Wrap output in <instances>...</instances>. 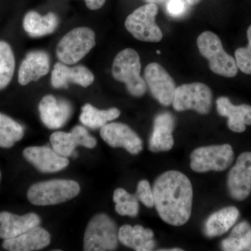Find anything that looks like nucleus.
I'll list each match as a JSON object with an SVG mask.
<instances>
[{"label": "nucleus", "mask_w": 251, "mask_h": 251, "mask_svg": "<svg viewBox=\"0 0 251 251\" xmlns=\"http://www.w3.org/2000/svg\"><path fill=\"white\" fill-rule=\"evenodd\" d=\"M153 200L161 219L173 226L188 222L192 211V184L181 172L167 171L160 175L153 186Z\"/></svg>", "instance_id": "1"}, {"label": "nucleus", "mask_w": 251, "mask_h": 251, "mask_svg": "<svg viewBox=\"0 0 251 251\" xmlns=\"http://www.w3.org/2000/svg\"><path fill=\"white\" fill-rule=\"evenodd\" d=\"M141 63L138 52L126 49L117 54L113 61L112 75L115 80L124 82L127 90L133 97H143L147 91V84L140 76Z\"/></svg>", "instance_id": "2"}, {"label": "nucleus", "mask_w": 251, "mask_h": 251, "mask_svg": "<svg viewBox=\"0 0 251 251\" xmlns=\"http://www.w3.org/2000/svg\"><path fill=\"white\" fill-rule=\"evenodd\" d=\"M197 46L203 57L209 60L211 72L226 77L237 75L238 67L235 59L225 51L219 36L206 31L197 39Z\"/></svg>", "instance_id": "3"}, {"label": "nucleus", "mask_w": 251, "mask_h": 251, "mask_svg": "<svg viewBox=\"0 0 251 251\" xmlns=\"http://www.w3.org/2000/svg\"><path fill=\"white\" fill-rule=\"evenodd\" d=\"M76 181L55 179L32 185L28 190L27 198L34 205H53L67 202L80 193Z\"/></svg>", "instance_id": "4"}, {"label": "nucleus", "mask_w": 251, "mask_h": 251, "mask_svg": "<svg viewBox=\"0 0 251 251\" xmlns=\"http://www.w3.org/2000/svg\"><path fill=\"white\" fill-rule=\"evenodd\" d=\"M96 44L95 33L88 27H77L68 32L59 41L56 54L67 65L80 62Z\"/></svg>", "instance_id": "5"}, {"label": "nucleus", "mask_w": 251, "mask_h": 251, "mask_svg": "<svg viewBox=\"0 0 251 251\" xmlns=\"http://www.w3.org/2000/svg\"><path fill=\"white\" fill-rule=\"evenodd\" d=\"M117 242V226L109 216L100 214L91 219L84 236V250L114 251Z\"/></svg>", "instance_id": "6"}, {"label": "nucleus", "mask_w": 251, "mask_h": 251, "mask_svg": "<svg viewBox=\"0 0 251 251\" xmlns=\"http://www.w3.org/2000/svg\"><path fill=\"white\" fill-rule=\"evenodd\" d=\"M158 8L156 4L148 3L135 9L126 18L127 31L138 40L157 43L163 39V33L156 23Z\"/></svg>", "instance_id": "7"}, {"label": "nucleus", "mask_w": 251, "mask_h": 251, "mask_svg": "<svg viewBox=\"0 0 251 251\" xmlns=\"http://www.w3.org/2000/svg\"><path fill=\"white\" fill-rule=\"evenodd\" d=\"M191 169L196 173L226 171L234 159V151L229 144L202 147L191 153Z\"/></svg>", "instance_id": "8"}, {"label": "nucleus", "mask_w": 251, "mask_h": 251, "mask_svg": "<svg viewBox=\"0 0 251 251\" xmlns=\"http://www.w3.org/2000/svg\"><path fill=\"white\" fill-rule=\"evenodd\" d=\"M212 92L207 85L201 82L185 84L176 87L173 99L176 111L193 110L202 115L211 110Z\"/></svg>", "instance_id": "9"}, {"label": "nucleus", "mask_w": 251, "mask_h": 251, "mask_svg": "<svg viewBox=\"0 0 251 251\" xmlns=\"http://www.w3.org/2000/svg\"><path fill=\"white\" fill-rule=\"evenodd\" d=\"M144 76L153 98L164 106L173 104L176 87L164 68L158 63H151L145 69Z\"/></svg>", "instance_id": "10"}, {"label": "nucleus", "mask_w": 251, "mask_h": 251, "mask_svg": "<svg viewBox=\"0 0 251 251\" xmlns=\"http://www.w3.org/2000/svg\"><path fill=\"white\" fill-rule=\"evenodd\" d=\"M231 197L237 201L247 199L251 193V152L241 153L227 177Z\"/></svg>", "instance_id": "11"}, {"label": "nucleus", "mask_w": 251, "mask_h": 251, "mask_svg": "<svg viewBox=\"0 0 251 251\" xmlns=\"http://www.w3.org/2000/svg\"><path fill=\"white\" fill-rule=\"evenodd\" d=\"M100 136L112 148H125L131 154H138L143 150V141L128 126L113 122L100 128Z\"/></svg>", "instance_id": "12"}, {"label": "nucleus", "mask_w": 251, "mask_h": 251, "mask_svg": "<svg viewBox=\"0 0 251 251\" xmlns=\"http://www.w3.org/2000/svg\"><path fill=\"white\" fill-rule=\"evenodd\" d=\"M174 117L171 112L158 114L153 121L152 133L149 140V149L152 152L170 151L174 146Z\"/></svg>", "instance_id": "13"}, {"label": "nucleus", "mask_w": 251, "mask_h": 251, "mask_svg": "<svg viewBox=\"0 0 251 251\" xmlns=\"http://www.w3.org/2000/svg\"><path fill=\"white\" fill-rule=\"evenodd\" d=\"M23 156L43 173H55L67 168L69 161L48 147H29L25 149Z\"/></svg>", "instance_id": "14"}, {"label": "nucleus", "mask_w": 251, "mask_h": 251, "mask_svg": "<svg viewBox=\"0 0 251 251\" xmlns=\"http://www.w3.org/2000/svg\"><path fill=\"white\" fill-rule=\"evenodd\" d=\"M43 123L50 129H57L67 123L72 113V108L67 100H57L47 95L41 99L39 106Z\"/></svg>", "instance_id": "15"}, {"label": "nucleus", "mask_w": 251, "mask_h": 251, "mask_svg": "<svg viewBox=\"0 0 251 251\" xmlns=\"http://www.w3.org/2000/svg\"><path fill=\"white\" fill-rule=\"evenodd\" d=\"M93 74L84 66L67 67L64 63L54 65L51 75V83L54 88H66L70 82L83 87H89L94 82Z\"/></svg>", "instance_id": "16"}, {"label": "nucleus", "mask_w": 251, "mask_h": 251, "mask_svg": "<svg viewBox=\"0 0 251 251\" xmlns=\"http://www.w3.org/2000/svg\"><path fill=\"white\" fill-rule=\"evenodd\" d=\"M40 223V218L34 213L18 216L2 211L0 212V238L5 240L18 237L39 226Z\"/></svg>", "instance_id": "17"}, {"label": "nucleus", "mask_w": 251, "mask_h": 251, "mask_svg": "<svg viewBox=\"0 0 251 251\" xmlns=\"http://www.w3.org/2000/svg\"><path fill=\"white\" fill-rule=\"evenodd\" d=\"M216 108L221 116L227 117V126L232 131L242 133L246 126L251 125V105H234L227 97H222L216 100Z\"/></svg>", "instance_id": "18"}, {"label": "nucleus", "mask_w": 251, "mask_h": 251, "mask_svg": "<svg viewBox=\"0 0 251 251\" xmlns=\"http://www.w3.org/2000/svg\"><path fill=\"white\" fill-rule=\"evenodd\" d=\"M50 243V235L47 230L36 226L21 235L5 239L2 247L9 251H38L48 247Z\"/></svg>", "instance_id": "19"}, {"label": "nucleus", "mask_w": 251, "mask_h": 251, "mask_svg": "<svg viewBox=\"0 0 251 251\" xmlns=\"http://www.w3.org/2000/svg\"><path fill=\"white\" fill-rule=\"evenodd\" d=\"M50 70L49 57L43 51L29 52L23 61L18 72V82L25 86L47 75Z\"/></svg>", "instance_id": "20"}, {"label": "nucleus", "mask_w": 251, "mask_h": 251, "mask_svg": "<svg viewBox=\"0 0 251 251\" xmlns=\"http://www.w3.org/2000/svg\"><path fill=\"white\" fill-rule=\"evenodd\" d=\"M118 239L126 247L137 251H153L156 246L153 231L141 226L134 227L129 225L122 226L118 231Z\"/></svg>", "instance_id": "21"}, {"label": "nucleus", "mask_w": 251, "mask_h": 251, "mask_svg": "<svg viewBox=\"0 0 251 251\" xmlns=\"http://www.w3.org/2000/svg\"><path fill=\"white\" fill-rule=\"evenodd\" d=\"M239 217V211L235 206H227L211 214L204 225L206 237H219L228 232Z\"/></svg>", "instance_id": "22"}, {"label": "nucleus", "mask_w": 251, "mask_h": 251, "mask_svg": "<svg viewBox=\"0 0 251 251\" xmlns=\"http://www.w3.org/2000/svg\"><path fill=\"white\" fill-rule=\"evenodd\" d=\"M58 23V18L53 13L41 16L36 11H29L23 20V27L29 36L41 37L54 32Z\"/></svg>", "instance_id": "23"}, {"label": "nucleus", "mask_w": 251, "mask_h": 251, "mask_svg": "<svg viewBox=\"0 0 251 251\" xmlns=\"http://www.w3.org/2000/svg\"><path fill=\"white\" fill-rule=\"evenodd\" d=\"M120 111L117 108L108 110H98L91 104H85L82 108L80 116V122L90 128H101L108 122L118 118Z\"/></svg>", "instance_id": "24"}, {"label": "nucleus", "mask_w": 251, "mask_h": 251, "mask_svg": "<svg viewBox=\"0 0 251 251\" xmlns=\"http://www.w3.org/2000/svg\"><path fill=\"white\" fill-rule=\"evenodd\" d=\"M221 249L226 251H247L251 247V226L242 221L232 229L229 237L222 241Z\"/></svg>", "instance_id": "25"}, {"label": "nucleus", "mask_w": 251, "mask_h": 251, "mask_svg": "<svg viewBox=\"0 0 251 251\" xmlns=\"http://www.w3.org/2000/svg\"><path fill=\"white\" fill-rule=\"evenodd\" d=\"M24 135L22 126L8 117L0 113V148H10Z\"/></svg>", "instance_id": "26"}, {"label": "nucleus", "mask_w": 251, "mask_h": 251, "mask_svg": "<svg viewBox=\"0 0 251 251\" xmlns=\"http://www.w3.org/2000/svg\"><path fill=\"white\" fill-rule=\"evenodd\" d=\"M15 57L11 46L0 41V90L6 87L14 76Z\"/></svg>", "instance_id": "27"}, {"label": "nucleus", "mask_w": 251, "mask_h": 251, "mask_svg": "<svg viewBox=\"0 0 251 251\" xmlns=\"http://www.w3.org/2000/svg\"><path fill=\"white\" fill-rule=\"evenodd\" d=\"M115 210L121 216L135 217L139 213L138 200L134 195L130 194L123 188H117L113 195Z\"/></svg>", "instance_id": "28"}, {"label": "nucleus", "mask_w": 251, "mask_h": 251, "mask_svg": "<svg viewBox=\"0 0 251 251\" xmlns=\"http://www.w3.org/2000/svg\"><path fill=\"white\" fill-rule=\"evenodd\" d=\"M50 143L54 151L61 156L67 158L75 153V149L77 144L72 132H54L51 135Z\"/></svg>", "instance_id": "29"}, {"label": "nucleus", "mask_w": 251, "mask_h": 251, "mask_svg": "<svg viewBox=\"0 0 251 251\" xmlns=\"http://www.w3.org/2000/svg\"><path fill=\"white\" fill-rule=\"evenodd\" d=\"M247 37L249 44L247 47L236 50L235 60L238 69L244 74L251 75V25L248 28Z\"/></svg>", "instance_id": "30"}, {"label": "nucleus", "mask_w": 251, "mask_h": 251, "mask_svg": "<svg viewBox=\"0 0 251 251\" xmlns=\"http://www.w3.org/2000/svg\"><path fill=\"white\" fill-rule=\"evenodd\" d=\"M135 196L147 207L152 208L154 206L153 190L147 180H141L138 183Z\"/></svg>", "instance_id": "31"}, {"label": "nucleus", "mask_w": 251, "mask_h": 251, "mask_svg": "<svg viewBox=\"0 0 251 251\" xmlns=\"http://www.w3.org/2000/svg\"><path fill=\"white\" fill-rule=\"evenodd\" d=\"M76 140L77 145H82L87 148H94L97 145V140L89 134L87 129L81 126H76L72 130Z\"/></svg>", "instance_id": "32"}, {"label": "nucleus", "mask_w": 251, "mask_h": 251, "mask_svg": "<svg viewBox=\"0 0 251 251\" xmlns=\"http://www.w3.org/2000/svg\"><path fill=\"white\" fill-rule=\"evenodd\" d=\"M187 4L186 0H168L166 2L167 13L173 18L181 17L186 13Z\"/></svg>", "instance_id": "33"}, {"label": "nucleus", "mask_w": 251, "mask_h": 251, "mask_svg": "<svg viewBox=\"0 0 251 251\" xmlns=\"http://www.w3.org/2000/svg\"><path fill=\"white\" fill-rule=\"evenodd\" d=\"M86 6L90 10H97L100 9L105 3L106 0H84Z\"/></svg>", "instance_id": "34"}, {"label": "nucleus", "mask_w": 251, "mask_h": 251, "mask_svg": "<svg viewBox=\"0 0 251 251\" xmlns=\"http://www.w3.org/2000/svg\"><path fill=\"white\" fill-rule=\"evenodd\" d=\"M148 3H151V4H162L166 3L168 0H145Z\"/></svg>", "instance_id": "35"}, {"label": "nucleus", "mask_w": 251, "mask_h": 251, "mask_svg": "<svg viewBox=\"0 0 251 251\" xmlns=\"http://www.w3.org/2000/svg\"><path fill=\"white\" fill-rule=\"evenodd\" d=\"M201 1H202V0H186L189 6H195V5L199 4Z\"/></svg>", "instance_id": "36"}, {"label": "nucleus", "mask_w": 251, "mask_h": 251, "mask_svg": "<svg viewBox=\"0 0 251 251\" xmlns=\"http://www.w3.org/2000/svg\"><path fill=\"white\" fill-rule=\"evenodd\" d=\"M1 172L0 171V181H1Z\"/></svg>", "instance_id": "37"}, {"label": "nucleus", "mask_w": 251, "mask_h": 251, "mask_svg": "<svg viewBox=\"0 0 251 251\" xmlns=\"http://www.w3.org/2000/svg\"><path fill=\"white\" fill-rule=\"evenodd\" d=\"M156 53L158 54H161V52H160L159 50H157Z\"/></svg>", "instance_id": "38"}, {"label": "nucleus", "mask_w": 251, "mask_h": 251, "mask_svg": "<svg viewBox=\"0 0 251 251\" xmlns=\"http://www.w3.org/2000/svg\"><path fill=\"white\" fill-rule=\"evenodd\" d=\"M249 250L251 251V247L250 248V249H249Z\"/></svg>", "instance_id": "39"}]
</instances>
